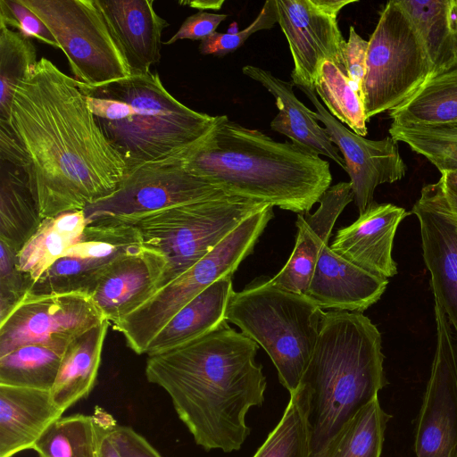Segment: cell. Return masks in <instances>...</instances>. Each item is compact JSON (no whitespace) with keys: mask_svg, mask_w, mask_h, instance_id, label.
Masks as SVG:
<instances>
[{"mask_svg":"<svg viewBox=\"0 0 457 457\" xmlns=\"http://www.w3.org/2000/svg\"><path fill=\"white\" fill-rule=\"evenodd\" d=\"M387 284V278L359 268L326 245L305 295L321 309L362 312L380 299Z\"/></svg>","mask_w":457,"mask_h":457,"instance_id":"obj_21","label":"cell"},{"mask_svg":"<svg viewBox=\"0 0 457 457\" xmlns=\"http://www.w3.org/2000/svg\"><path fill=\"white\" fill-rule=\"evenodd\" d=\"M140 245L134 226L87 224L79 240L41 275L29 293L86 292L112 262Z\"/></svg>","mask_w":457,"mask_h":457,"instance_id":"obj_16","label":"cell"},{"mask_svg":"<svg viewBox=\"0 0 457 457\" xmlns=\"http://www.w3.org/2000/svg\"><path fill=\"white\" fill-rule=\"evenodd\" d=\"M407 215L402 207L373 202L353 223L337 230L330 248L370 274L394 277L397 273L392 256L394 237Z\"/></svg>","mask_w":457,"mask_h":457,"instance_id":"obj_19","label":"cell"},{"mask_svg":"<svg viewBox=\"0 0 457 457\" xmlns=\"http://www.w3.org/2000/svg\"><path fill=\"white\" fill-rule=\"evenodd\" d=\"M233 291L232 276L215 281L171 317L153 338L146 354L169 351L215 328L225 320V311Z\"/></svg>","mask_w":457,"mask_h":457,"instance_id":"obj_25","label":"cell"},{"mask_svg":"<svg viewBox=\"0 0 457 457\" xmlns=\"http://www.w3.org/2000/svg\"><path fill=\"white\" fill-rule=\"evenodd\" d=\"M84 91L110 97L96 121L124 160L128 174L190 145L212 129L216 116L190 109L162 85L157 72L130 75ZM127 174V175H128Z\"/></svg>","mask_w":457,"mask_h":457,"instance_id":"obj_5","label":"cell"},{"mask_svg":"<svg viewBox=\"0 0 457 457\" xmlns=\"http://www.w3.org/2000/svg\"><path fill=\"white\" fill-rule=\"evenodd\" d=\"M117 426L101 407L91 415L75 414L54 421L36 443L39 457H98L102 437Z\"/></svg>","mask_w":457,"mask_h":457,"instance_id":"obj_29","label":"cell"},{"mask_svg":"<svg viewBox=\"0 0 457 457\" xmlns=\"http://www.w3.org/2000/svg\"><path fill=\"white\" fill-rule=\"evenodd\" d=\"M130 75L151 72L161 59L162 33L169 26L154 0H96Z\"/></svg>","mask_w":457,"mask_h":457,"instance_id":"obj_20","label":"cell"},{"mask_svg":"<svg viewBox=\"0 0 457 457\" xmlns=\"http://www.w3.org/2000/svg\"><path fill=\"white\" fill-rule=\"evenodd\" d=\"M369 42L363 39L353 26L349 29L344 58L346 75L361 96V84L366 72Z\"/></svg>","mask_w":457,"mask_h":457,"instance_id":"obj_41","label":"cell"},{"mask_svg":"<svg viewBox=\"0 0 457 457\" xmlns=\"http://www.w3.org/2000/svg\"><path fill=\"white\" fill-rule=\"evenodd\" d=\"M258 345L224 320L207 334L147 358V380L166 391L206 451L239 450L250 433L245 416L262 405L266 389L255 361Z\"/></svg>","mask_w":457,"mask_h":457,"instance_id":"obj_2","label":"cell"},{"mask_svg":"<svg viewBox=\"0 0 457 457\" xmlns=\"http://www.w3.org/2000/svg\"><path fill=\"white\" fill-rule=\"evenodd\" d=\"M37 62L31 38L0 27V121L10 123L15 89Z\"/></svg>","mask_w":457,"mask_h":457,"instance_id":"obj_36","label":"cell"},{"mask_svg":"<svg viewBox=\"0 0 457 457\" xmlns=\"http://www.w3.org/2000/svg\"><path fill=\"white\" fill-rule=\"evenodd\" d=\"M390 137L424 156L442 173L457 169V121L436 124L392 122Z\"/></svg>","mask_w":457,"mask_h":457,"instance_id":"obj_35","label":"cell"},{"mask_svg":"<svg viewBox=\"0 0 457 457\" xmlns=\"http://www.w3.org/2000/svg\"><path fill=\"white\" fill-rule=\"evenodd\" d=\"M87 221L84 210L44 219L17 254L18 266L33 284L81 237Z\"/></svg>","mask_w":457,"mask_h":457,"instance_id":"obj_28","label":"cell"},{"mask_svg":"<svg viewBox=\"0 0 457 457\" xmlns=\"http://www.w3.org/2000/svg\"><path fill=\"white\" fill-rule=\"evenodd\" d=\"M436 349L415 434L416 457H457V334L435 300Z\"/></svg>","mask_w":457,"mask_h":457,"instance_id":"obj_13","label":"cell"},{"mask_svg":"<svg viewBox=\"0 0 457 457\" xmlns=\"http://www.w3.org/2000/svg\"><path fill=\"white\" fill-rule=\"evenodd\" d=\"M10 125L43 220L109 196L128 174L78 81L45 57L18 84Z\"/></svg>","mask_w":457,"mask_h":457,"instance_id":"obj_1","label":"cell"},{"mask_svg":"<svg viewBox=\"0 0 457 457\" xmlns=\"http://www.w3.org/2000/svg\"><path fill=\"white\" fill-rule=\"evenodd\" d=\"M70 343L29 344L0 356V385L50 391Z\"/></svg>","mask_w":457,"mask_h":457,"instance_id":"obj_32","label":"cell"},{"mask_svg":"<svg viewBox=\"0 0 457 457\" xmlns=\"http://www.w3.org/2000/svg\"><path fill=\"white\" fill-rule=\"evenodd\" d=\"M278 23V15L275 0L264 3L257 17L252 23L240 31L214 32L204 38L199 45L202 54H212L223 57L240 48L253 33L272 29Z\"/></svg>","mask_w":457,"mask_h":457,"instance_id":"obj_39","label":"cell"},{"mask_svg":"<svg viewBox=\"0 0 457 457\" xmlns=\"http://www.w3.org/2000/svg\"><path fill=\"white\" fill-rule=\"evenodd\" d=\"M245 75L259 82L276 100L278 114L270 122L272 130L287 137L291 142L311 153L332 159L345 170V162L327 130L295 96L292 81H286L270 71L253 65L242 68Z\"/></svg>","mask_w":457,"mask_h":457,"instance_id":"obj_23","label":"cell"},{"mask_svg":"<svg viewBox=\"0 0 457 457\" xmlns=\"http://www.w3.org/2000/svg\"><path fill=\"white\" fill-rule=\"evenodd\" d=\"M441 178L447 189L457 195V169L441 173Z\"/></svg>","mask_w":457,"mask_h":457,"instance_id":"obj_47","label":"cell"},{"mask_svg":"<svg viewBox=\"0 0 457 457\" xmlns=\"http://www.w3.org/2000/svg\"><path fill=\"white\" fill-rule=\"evenodd\" d=\"M353 200L350 182H339L319 200L313 213L297 214V236L294 250L285 266L270 281L277 287L305 295L322 248L328 245L340 213Z\"/></svg>","mask_w":457,"mask_h":457,"instance_id":"obj_18","label":"cell"},{"mask_svg":"<svg viewBox=\"0 0 457 457\" xmlns=\"http://www.w3.org/2000/svg\"><path fill=\"white\" fill-rule=\"evenodd\" d=\"M389 419L375 398L343 428L320 457H380Z\"/></svg>","mask_w":457,"mask_h":457,"instance_id":"obj_33","label":"cell"},{"mask_svg":"<svg viewBox=\"0 0 457 457\" xmlns=\"http://www.w3.org/2000/svg\"><path fill=\"white\" fill-rule=\"evenodd\" d=\"M179 4L189 5L190 7L199 9L200 11H203L204 9L220 10L221 8V5L224 4V1H182Z\"/></svg>","mask_w":457,"mask_h":457,"instance_id":"obj_46","label":"cell"},{"mask_svg":"<svg viewBox=\"0 0 457 457\" xmlns=\"http://www.w3.org/2000/svg\"><path fill=\"white\" fill-rule=\"evenodd\" d=\"M368 42L361 91L367 121L402 104L433 71L424 43L398 0L386 3Z\"/></svg>","mask_w":457,"mask_h":457,"instance_id":"obj_9","label":"cell"},{"mask_svg":"<svg viewBox=\"0 0 457 457\" xmlns=\"http://www.w3.org/2000/svg\"><path fill=\"white\" fill-rule=\"evenodd\" d=\"M418 202L440 213L457 227V195L447 189L442 178L422 187Z\"/></svg>","mask_w":457,"mask_h":457,"instance_id":"obj_43","label":"cell"},{"mask_svg":"<svg viewBox=\"0 0 457 457\" xmlns=\"http://www.w3.org/2000/svg\"><path fill=\"white\" fill-rule=\"evenodd\" d=\"M278 24L284 33L294 62L290 73L295 86L314 90L320 68L334 62L346 74V46L337 17L356 0H275Z\"/></svg>","mask_w":457,"mask_h":457,"instance_id":"obj_12","label":"cell"},{"mask_svg":"<svg viewBox=\"0 0 457 457\" xmlns=\"http://www.w3.org/2000/svg\"><path fill=\"white\" fill-rule=\"evenodd\" d=\"M0 27L13 28L26 37L60 49L46 23L21 0H0Z\"/></svg>","mask_w":457,"mask_h":457,"instance_id":"obj_40","label":"cell"},{"mask_svg":"<svg viewBox=\"0 0 457 457\" xmlns=\"http://www.w3.org/2000/svg\"><path fill=\"white\" fill-rule=\"evenodd\" d=\"M104 320L86 292L29 293L0 322V356L29 344L70 343Z\"/></svg>","mask_w":457,"mask_h":457,"instance_id":"obj_14","label":"cell"},{"mask_svg":"<svg viewBox=\"0 0 457 457\" xmlns=\"http://www.w3.org/2000/svg\"><path fill=\"white\" fill-rule=\"evenodd\" d=\"M110 323L97 324L76 337L67 346L50 389L53 403L63 413L92 391L101 363Z\"/></svg>","mask_w":457,"mask_h":457,"instance_id":"obj_26","label":"cell"},{"mask_svg":"<svg viewBox=\"0 0 457 457\" xmlns=\"http://www.w3.org/2000/svg\"><path fill=\"white\" fill-rule=\"evenodd\" d=\"M314 91L327 111L355 134H368L363 102L347 75L330 61H325L319 71Z\"/></svg>","mask_w":457,"mask_h":457,"instance_id":"obj_34","label":"cell"},{"mask_svg":"<svg viewBox=\"0 0 457 457\" xmlns=\"http://www.w3.org/2000/svg\"><path fill=\"white\" fill-rule=\"evenodd\" d=\"M416 27L433 70L457 52V0H398Z\"/></svg>","mask_w":457,"mask_h":457,"instance_id":"obj_31","label":"cell"},{"mask_svg":"<svg viewBox=\"0 0 457 457\" xmlns=\"http://www.w3.org/2000/svg\"><path fill=\"white\" fill-rule=\"evenodd\" d=\"M42 220L25 172L0 161V240L20 251Z\"/></svg>","mask_w":457,"mask_h":457,"instance_id":"obj_30","label":"cell"},{"mask_svg":"<svg viewBox=\"0 0 457 457\" xmlns=\"http://www.w3.org/2000/svg\"><path fill=\"white\" fill-rule=\"evenodd\" d=\"M227 14L199 11L187 17L179 30L164 44L171 45L179 39L204 40L216 32Z\"/></svg>","mask_w":457,"mask_h":457,"instance_id":"obj_42","label":"cell"},{"mask_svg":"<svg viewBox=\"0 0 457 457\" xmlns=\"http://www.w3.org/2000/svg\"><path fill=\"white\" fill-rule=\"evenodd\" d=\"M48 27L75 79L99 86L130 76L96 0H21Z\"/></svg>","mask_w":457,"mask_h":457,"instance_id":"obj_11","label":"cell"},{"mask_svg":"<svg viewBox=\"0 0 457 457\" xmlns=\"http://www.w3.org/2000/svg\"><path fill=\"white\" fill-rule=\"evenodd\" d=\"M112 431H109L102 437L99 445L98 457H120L112 443L111 437Z\"/></svg>","mask_w":457,"mask_h":457,"instance_id":"obj_45","label":"cell"},{"mask_svg":"<svg viewBox=\"0 0 457 457\" xmlns=\"http://www.w3.org/2000/svg\"><path fill=\"white\" fill-rule=\"evenodd\" d=\"M381 334L362 312L325 313L297 388L303 395L311 457L329 443L386 384Z\"/></svg>","mask_w":457,"mask_h":457,"instance_id":"obj_4","label":"cell"},{"mask_svg":"<svg viewBox=\"0 0 457 457\" xmlns=\"http://www.w3.org/2000/svg\"><path fill=\"white\" fill-rule=\"evenodd\" d=\"M268 205L229 196L171 207L137 220L132 226L140 244L156 251L165 262L158 290L208 254L242 221Z\"/></svg>","mask_w":457,"mask_h":457,"instance_id":"obj_7","label":"cell"},{"mask_svg":"<svg viewBox=\"0 0 457 457\" xmlns=\"http://www.w3.org/2000/svg\"><path fill=\"white\" fill-rule=\"evenodd\" d=\"M186 147L129 173L116 191L84 209L87 224L132 226L159 211L231 196L187 168Z\"/></svg>","mask_w":457,"mask_h":457,"instance_id":"obj_10","label":"cell"},{"mask_svg":"<svg viewBox=\"0 0 457 457\" xmlns=\"http://www.w3.org/2000/svg\"><path fill=\"white\" fill-rule=\"evenodd\" d=\"M164 270L163 257L140 245L112 262L86 293L114 325L154 295Z\"/></svg>","mask_w":457,"mask_h":457,"instance_id":"obj_17","label":"cell"},{"mask_svg":"<svg viewBox=\"0 0 457 457\" xmlns=\"http://www.w3.org/2000/svg\"><path fill=\"white\" fill-rule=\"evenodd\" d=\"M185 164L231 196L308 212L330 187L328 161L291 141L217 115L212 129L185 149Z\"/></svg>","mask_w":457,"mask_h":457,"instance_id":"obj_3","label":"cell"},{"mask_svg":"<svg viewBox=\"0 0 457 457\" xmlns=\"http://www.w3.org/2000/svg\"><path fill=\"white\" fill-rule=\"evenodd\" d=\"M325 313L305 295L282 289L269 278L233 291L225 320L265 350L291 395L310 362Z\"/></svg>","mask_w":457,"mask_h":457,"instance_id":"obj_6","label":"cell"},{"mask_svg":"<svg viewBox=\"0 0 457 457\" xmlns=\"http://www.w3.org/2000/svg\"><path fill=\"white\" fill-rule=\"evenodd\" d=\"M111 437L120 457H162L143 436L129 427L117 425Z\"/></svg>","mask_w":457,"mask_h":457,"instance_id":"obj_44","label":"cell"},{"mask_svg":"<svg viewBox=\"0 0 457 457\" xmlns=\"http://www.w3.org/2000/svg\"><path fill=\"white\" fill-rule=\"evenodd\" d=\"M18 250L0 240V322L29 293L32 283L18 266Z\"/></svg>","mask_w":457,"mask_h":457,"instance_id":"obj_38","label":"cell"},{"mask_svg":"<svg viewBox=\"0 0 457 457\" xmlns=\"http://www.w3.org/2000/svg\"><path fill=\"white\" fill-rule=\"evenodd\" d=\"M253 457H311L303 398L297 389L277 427Z\"/></svg>","mask_w":457,"mask_h":457,"instance_id":"obj_37","label":"cell"},{"mask_svg":"<svg viewBox=\"0 0 457 457\" xmlns=\"http://www.w3.org/2000/svg\"><path fill=\"white\" fill-rule=\"evenodd\" d=\"M411 212L420 222L423 258L434 298L457 334V227L418 201Z\"/></svg>","mask_w":457,"mask_h":457,"instance_id":"obj_24","label":"cell"},{"mask_svg":"<svg viewBox=\"0 0 457 457\" xmlns=\"http://www.w3.org/2000/svg\"><path fill=\"white\" fill-rule=\"evenodd\" d=\"M62 414L49 390L0 385V457L33 450Z\"/></svg>","mask_w":457,"mask_h":457,"instance_id":"obj_22","label":"cell"},{"mask_svg":"<svg viewBox=\"0 0 457 457\" xmlns=\"http://www.w3.org/2000/svg\"><path fill=\"white\" fill-rule=\"evenodd\" d=\"M389 117L399 124L457 121V52L434 69L408 99L390 111Z\"/></svg>","mask_w":457,"mask_h":457,"instance_id":"obj_27","label":"cell"},{"mask_svg":"<svg viewBox=\"0 0 457 457\" xmlns=\"http://www.w3.org/2000/svg\"><path fill=\"white\" fill-rule=\"evenodd\" d=\"M314 105L313 117L320 121L331 141L342 153L350 177L353 201L360 214L374 202L378 186L402 179L407 171L397 141L390 136L370 140L359 136L334 118L321 104L314 90L298 87Z\"/></svg>","mask_w":457,"mask_h":457,"instance_id":"obj_15","label":"cell"},{"mask_svg":"<svg viewBox=\"0 0 457 457\" xmlns=\"http://www.w3.org/2000/svg\"><path fill=\"white\" fill-rule=\"evenodd\" d=\"M273 216L271 205L249 216L208 254L114 324L128 346L137 354L146 353L153 338L175 313L215 281L234 274Z\"/></svg>","mask_w":457,"mask_h":457,"instance_id":"obj_8","label":"cell"}]
</instances>
